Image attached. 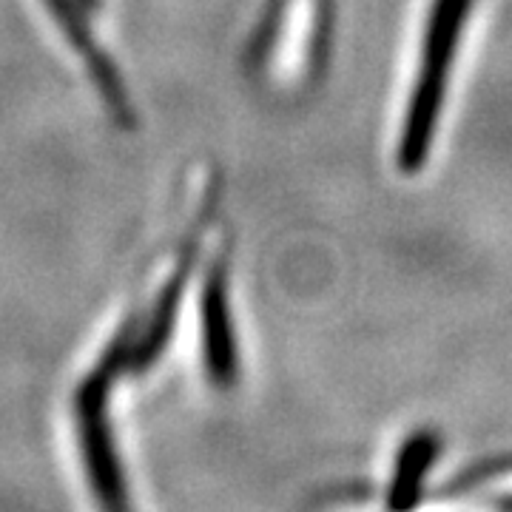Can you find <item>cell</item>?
<instances>
[{"mask_svg": "<svg viewBox=\"0 0 512 512\" xmlns=\"http://www.w3.org/2000/svg\"><path fill=\"white\" fill-rule=\"evenodd\" d=\"M123 367H128L126 330L111 339L97 367L80 382L77 396H74L77 444H80L83 473L89 481L97 512H134L109 419L111 382Z\"/></svg>", "mask_w": 512, "mask_h": 512, "instance_id": "cell-2", "label": "cell"}, {"mask_svg": "<svg viewBox=\"0 0 512 512\" xmlns=\"http://www.w3.org/2000/svg\"><path fill=\"white\" fill-rule=\"evenodd\" d=\"M436 456H439L436 433L419 430V433L404 439L399 453H396V461H393L390 478H387V490H384V507L387 510L407 512L419 501L424 476L436 464Z\"/></svg>", "mask_w": 512, "mask_h": 512, "instance_id": "cell-6", "label": "cell"}, {"mask_svg": "<svg viewBox=\"0 0 512 512\" xmlns=\"http://www.w3.org/2000/svg\"><path fill=\"white\" fill-rule=\"evenodd\" d=\"M43 3L52 9L57 26L63 29V35L69 37L74 52L89 66V74H92L94 83H97V92L103 97V103L109 106L111 117L120 126H131L134 123V114H131L126 86H123V80L114 72L109 57L100 52V43L94 40L89 23L80 15V0H43Z\"/></svg>", "mask_w": 512, "mask_h": 512, "instance_id": "cell-5", "label": "cell"}, {"mask_svg": "<svg viewBox=\"0 0 512 512\" xmlns=\"http://www.w3.org/2000/svg\"><path fill=\"white\" fill-rule=\"evenodd\" d=\"M80 3H83V6H92V9H97V6H100V0H80Z\"/></svg>", "mask_w": 512, "mask_h": 512, "instance_id": "cell-7", "label": "cell"}, {"mask_svg": "<svg viewBox=\"0 0 512 512\" xmlns=\"http://www.w3.org/2000/svg\"><path fill=\"white\" fill-rule=\"evenodd\" d=\"M330 0H271L256 40V57L293 83L313 80L328 43Z\"/></svg>", "mask_w": 512, "mask_h": 512, "instance_id": "cell-3", "label": "cell"}, {"mask_svg": "<svg viewBox=\"0 0 512 512\" xmlns=\"http://www.w3.org/2000/svg\"><path fill=\"white\" fill-rule=\"evenodd\" d=\"M228 259L220 254L205 276L200 296V325H202V356L208 379L220 390L234 387L239 376V350L228 299Z\"/></svg>", "mask_w": 512, "mask_h": 512, "instance_id": "cell-4", "label": "cell"}, {"mask_svg": "<svg viewBox=\"0 0 512 512\" xmlns=\"http://www.w3.org/2000/svg\"><path fill=\"white\" fill-rule=\"evenodd\" d=\"M473 12L476 0H424L421 6L390 123V163L402 177H419L430 165Z\"/></svg>", "mask_w": 512, "mask_h": 512, "instance_id": "cell-1", "label": "cell"}]
</instances>
